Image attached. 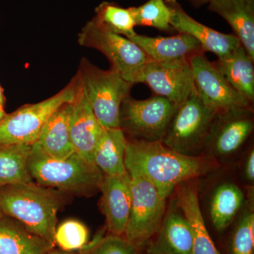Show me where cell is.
Wrapping results in <instances>:
<instances>
[{
	"label": "cell",
	"instance_id": "obj_1",
	"mask_svg": "<svg viewBox=\"0 0 254 254\" xmlns=\"http://www.w3.org/2000/svg\"><path fill=\"white\" fill-rule=\"evenodd\" d=\"M213 165L204 157L181 154L161 141L127 138V171L135 172L146 179L165 200L179 185L205 175Z\"/></svg>",
	"mask_w": 254,
	"mask_h": 254
},
{
	"label": "cell",
	"instance_id": "obj_2",
	"mask_svg": "<svg viewBox=\"0 0 254 254\" xmlns=\"http://www.w3.org/2000/svg\"><path fill=\"white\" fill-rule=\"evenodd\" d=\"M68 195L34 181L0 187V208L36 235L54 244L58 214Z\"/></svg>",
	"mask_w": 254,
	"mask_h": 254
},
{
	"label": "cell",
	"instance_id": "obj_3",
	"mask_svg": "<svg viewBox=\"0 0 254 254\" xmlns=\"http://www.w3.org/2000/svg\"><path fill=\"white\" fill-rule=\"evenodd\" d=\"M28 169L38 185L77 196L95 194L104 177L95 163L77 153L63 160L55 159L47 155L37 143L32 145Z\"/></svg>",
	"mask_w": 254,
	"mask_h": 254
},
{
	"label": "cell",
	"instance_id": "obj_4",
	"mask_svg": "<svg viewBox=\"0 0 254 254\" xmlns=\"http://www.w3.org/2000/svg\"><path fill=\"white\" fill-rule=\"evenodd\" d=\"M78 78L85 96L97 120L105 128H120L122 103L130 93L133 83L127 81L114 70H103L82 58Z\"/></svg>",
	"mask_w": 254,
	"mask_h": 254
},
{
	"label": "cell",
	"instance_id": "obj_5",
	"mask_svg": "<svg viewBox=\"0 0 254 254\" xmlns=\"http://www.w3.org/2000/svg\"><path fill=\"white\" fill-rule=\"evenodd\" d=\"M215 114L195 92L177 107L162 143L181 154L200 156Z\"/></svg>",
	"mask_w": 254,
	"mask_h": 254
},
{
	"label": "cell",
	"instance_id": "obj_6",
	"mask_svg": "<svg viewBox=\"0 0 254 254\" xmlns=\"http://www.w3.org/2000/svg\"><path fill=\"white\" fill-rule=\"evenodd\" d=\"M76 86L74 76L63 89L48 99L23 105L6 114L0 122V145L36 143L48 118L64 103L72 101Z\"/></svg>",
	"mask_w": 254,
	"mask_h": 254
},
{
	"label": "cell",
	"instance_id": "obj_7",
	"mask_svg": "<svg viewBox=\"0 0 254 254\" xmlns=\"http://www.w3.org/2000/svg\"><path fill=\"white\" fill-rule=\"evenodd\" d=\"M177 107L159 95L145 100L130 95L120 107V128L128 139L162 141Z\"/></svg>",
	"mask_w": 254,
	"mask_h": 254
},
{
	"label": "cell",
	"instance_id": "obj_8",
	"mask_svg": "<svg viewBox=\"0 0 254 254\" xmlns=\"http://www.w3.org/2000/svg\"><path fill=\"white\" fill-rule=\"evenodd\" d=\"M128 173L131 177V205L124 237L139 250L160 228L166 213V200L144 177L135 172Z\"/></svg>",
	"mask_w": 254,
	"mask_h": 254
},
{
	"label": "cell",
	"instance_id": "obj_9",
	"mask_svg": "<svg viewBox=\"0 0 254 254\" xmlns=\"http://www.w3.org/2000/svg\"><path fill=\"white\" fill-rule=\"evenodd\" d=\"M78 43L103 53L109 60L110 68L127 81L137 68L151 60L131 40L110 31L95 17L81 28Z\"/></svg>",
	"mask_w": 254,
	"mask_h": 254
},
{
	"label": "cell",
	"instance_id": "obj_10",
	"mask_svg": "<svg viewBox=\"0 0 254 254\" xmlns=\"http://www.w3.org/2000/svg\"><path fill=\"white\" fill-rule=\"evenodd\" d=\"M144 83L155 95L179 106L195 93L190 61L158 63L150 61L137 68L127 80Z\"/></svg>",
	"mask_w": 254,
	"mask_h": 254
},
{
	"label": "cell",
	"instance_id": "obj_11",
	"mask_svg": "<svg viewBox=\"0 0 254 254\" xmlns=\"http://www.w3.org/2000/svg\"><path fill=\"white\" fill-rule=\"evenodd\" d=\"M205 53L190 60L195 92L203 104L215 113L235 108H254L226 81Z\"/></svg>",
	"mask_w": 254,
	"mask_h": 254
},
{
	"label": "cell",
	"instance_id": "obj_12",
	"mask_svg": "<svg viewBox=\"0 0 254 254\" xmlns=\"http://www.w3.org/2000/svg\"><path fill=\"white\" fill-rule=\"evenodd\" d=\"M254 128V108H235L215 114L204 150L214 158L235 154Z\"/></svg>",
	"mask_w": 254,
	"mask_h": 254
},
{
	"label": "cell",
	"instance_id": "obj_13",
	"mask_svg": "<svg viewBox=\"0 0 254 254\" xmlns=\"http://www.w3.org/2000/svg\"><path fill=\"white\" fill-rule=\"evenodd\" d=\"M100 208L110 235L124 236L131 205V177L123 175L104 176L100 187Z\"/></svg>",
	"mask_w": 254,
	"mask_h": 254
},
{
	"label": "cell",
	"instance_id": "obj_14",
	"mask_svg": "<svg viewBox=\"0 0 254 254\" xmlns=\"http://www.w3.org/2000/svg\"><path fill=\"white\" fill-rule=\"evenodd\" d=\"M76 91L72 101L70 120V133L75 153L88 161L93 162L95 148L105 128L92 111L88 104L78 75Z\"/></svg>",
	"mask_w": 254,
	"mask_h": 254
},
{
	"label": "cell",
	"instance_id": "obj_15",
	"mask_svg": "<svg viewBox=\"0 0 254 254\" xmlns=\"http://www.w3.org/2000/svg\"><path fill=\"white\" fill-rule=\"evenodd\" d=\"M165 1L171 10L170 25L173 29L179 33L193 37L205 52L213 53L218 59H222L231 55L241 46L240 40L235 34L220 33L193 19L177 0Z\"/></svg>",
	"mask_w": 254,
	"mask_h": 254
},
{
	"label": "cell",
	"instance_id": "obj_16",
	"mask_svg": "<svg viewBox=\"0 0 254 254\" xmlns=\"http://www.w3.org/2000/svg\"><path fill=\"white\" fill-rule=\"evenodd\" d=\"M153 61L177 63L190 61L194 55L205 53L199 43L190 35L149 37L136 33L128 38Z\"/></svg>",
	"mask_w": 254,
	"mask_h": 254
},
{
	"label": "cell",
	"instance_id": "obj_17",
	"mask_svg": "<svg viewBox=\"0 0 254 254\" xmlns=\"http://www.w3.org/2000/svg\"><path fill=\"white\" fill-rule=\"evenodd\" d=\"M191 227L182 210L165 213L160 228L147 244L146 254H191Z\"/></svg>",
	"mask_w": 254,
	"mask_h": 254
},
{
	"label": "cell",
	"instance_id": "obj_18",
	"mask_svg": "<svg viewBox=\"0 0 254 254\" xmlns=\"http://www.w3.org/2000/svg\"><path fill=\"white\" fill-rule=\"evenodd\" d=\"M175 190H177V205L191 227L193 235L191 254H220L205 226L196 185L191 182H184Z\"/></svg>",
	"mask_w": 254,
	"mask_h": 254
},
{
	"label": "cell",
	"instance_id": "obj_19",
	"mask_svg": "<svg viewBox=\"0 0 254 254\" xmlns=\"http://www.w3.org/2000/svg\"><path fill=\"white\" fill-rule=\"evenodd\" d=\"M72 101L55 110L45 123L36 143L51 158L63 160L75 153L70 133Z\"/></svg>",
	"mask_w": 254,
	"mask_h": 254
},
{
	"label": "cell",
	"instance_id": "obj_20",
	"mask_svg": "<svg viewBox=\"0 0 254 254\" xmlns=\"http://www.w3.org/2000/svg\"><path fill=\"white\" fill-rule=\"evenodd\" d=\"M208 9L231 26L249 55L254 60V0H209Z\"/></svg>",
	"mask_w": 254,
	"mask_h": 254
},
{
	"label": "cell",
	"instance_id": "obj_21",
	"mask_svg": "<svg viewBox=\"0 0 254 254\" xmlns=\"http://www.w3.org/2000/svg\"><path fill=\"white\" fill-rule=\"evenodd\" d=\"M54 244L38 236L16 219L0 217V254H48Z\"/></svg>",
	"mask_w": 254,
	"mask_h": 254
},
{
	"label": "cell",
	"instance_id": "obj_22",
	"mask_svg": "<svg viewBox=\"0 0 254 254\" xmlns=\"http://www.w3.org/2000/svg\"><path fill=\"white\" fill-rule=\"evenodd\" d=\"M223 77L241 95L254 102V60L241 45L231 55L213 62Z\"/></svg>",
	"mask_w": 254,
	"mask_h": 254
},
{
	"label": "cell",
	"instance_id": "obj_23",
	"mask_svg": "<svg viewBox=\"0 0 254 254\" xmlns=\"http://www.w3.org/2000/svg\"><path fill=\"white\" fill-rule=\"evenodd\" d=\"M127 138L118 128H105L95 148L93 162L104 176L123 175L125 166Z\"/></svg>",
	"mask_w": 254,
	"mask_h": 254
},
{
	"label": "cell",
	"instance_id": "obj_24",
	"mask_svg": "<svg viewBox=\"0 0 254 254\" xmlns=\"http://www.w3.org/2000/svg\"><path fill=\"white\" fill-rule=\"evenodd\" d=\"M245 202V194L235 184L224 183L214 191L210 201V218L218 231L225 230L233 221Z\"/></svg>",
	"mask_w": 254,
	"mask_h": 254
},
{
	"label": "cell",
	"instance_id": "obj_25",
	"mask_svg": "<svg viewBox=\"0 0 254 254\" xmlns=\"http://www.w3.org/2000/svg\"><path fill=\"white\" fill-rule=\"evenodd\" d=\"M31 146L0 145V187L33 181L28 169Z\"/></svg>",
	"mask_w": 254,
	"mask_h": 254
},
{
	"label": "cell",
	"instance_id": "obj_26",
	"mask_svg": "<svg viewBox=\"0 0 254 254\" xmlns=\"http://www.w3.org/2000/svg\"><path fill=\"white\" fill-rule=\"evenodd\" d=\"M94 17L110 31L127 38L136 33V24L129 8L104 1L97 6Z\"/></svg>",
	"mask_w": 254,
	"mask_h": 254
},
{
	"label": "cell",
	"instance_id": "obj_27",
	"mask_svg": "<svg viewBox=\"0 0 254 254\" xmlns=\"http://www.w3.org/2000/svg\"><path fill=\"white\" fill-rule=\"evenodd\" d=\"M129 9L136 26H150L162 31L173 29L170 25L171 10L165 0H148L141 6Z\"/></svg>",
	"mask_w": 254,
	"mask_h": 254
},
{
	"label": "cell",
	"instance_id": "obj_28",
	"mask_svg": "<svg viewBox=\"0 0 254 254\" xmlns=\"http://www.w3.org/2000/svg\"><path fill=\"white\" fill-rule=\"evenodd\" d=\"M232 233L231 254H254V213L253 202L247 201Z\"/></svg>",
	"mask_w": 254,
	"mask_h": 254
},
{
	"label": "cell",
	"instance_id": "obj_29",
	"mask_svg": "<svg viewBox=\"0 0 254 254\" xmlns=\"http://www.w3.org/2000/svg\"><path fill=\"white\" fill-rule=\"evenodd\" d=\"M88 228L82 222L68 220L57 226L54 243L60 250L73 252L82 250L88 243Z\"/></svg>",
	"mask_w": 254,
	"mask_h": 254
},
{
	"label": "cell",
	"instance_id": "obj_30",
	"mask_svg": "<svg viewBox=\"0 0 254 254\" xmlns=\"http://www.w3.org/2000/svg\"><path fill=\"white\" fill-rule=\"evenodd\" d=\"M138 249L124 236L98 235L87 244L79 254H138Z\"/></svg>",
	"mask_w": 254,
	"mask_h": 254
},
{
	"label": "cell",
	"instance_id": "obj_31",
	"mask_svg": "<svg viewBox=\"0 0 254 254\" xmlns=\"http://www.w3.org/2000/svg\"><path fill=\"white\" fill-rule=\"evenodd\" d=\"M245 177L247 181L254 183V151L252 149L249 153L246 160L245 168H244Z\"/></svg>",
	"mask_w": 254,
	"mask_h": 254
},
{
	"label": "cell",
	"instance_id": "obj_32",
	"mask_svg": "<svg viewBox=\"0 0 254 254\" xmlns=\"http://www.w3.org/2000/svg\"><path fill=\"white\" fill-rule=\"evenodd\" d=\"M6 97H5L4 89L0 84V107H2L4 108L5 105H6Z\"/></svg>",
	"mask_w": 254,
	"mask_h": 254
},
{
	"label": "cell",
	"instance_id": "obj_33",
	"mask_svg": "<svg viewBox=\"0 0 254 254\" xmlns=\"http://www.w3.org/2000/svg\"><path fill=\"white\" fill-rule=\"evenodd\" d=\"M189 1L195 6H201V5L208 3L209 0H189Z\"/></svg>",
	"mask_w": 254,
	"mask_h": 254
},
{
	"label": "cell",
	"instance_id": "obj_34",
	"mask_svg": "<svg viewBox=\"0 0 254 254\" xmlns=\"http://www.w3.org/2000/svg\"><path fill=\"white\" fill-rule=\"evenodd\" d=\"M48 254H76L73 253V252H64V251L60 250H55L53 249V250L50 251L49 253Z\"/></svg>",
	"mask_w": 254,
	"mask_h": 254
},
{
	"label": "cell",
	"instance_id": "obj_35",
	"mask_svg": "<svg viewBox=\"0 0 254 254\" xmlns=\"http://www.w3.org/2000/svg\"><path fill=\"white\" fill-rule=\"evenodd\" d=\"M6 114L7 113L5 112L4 108H2V107H0V122L5 118Z\"/></svg>",
	"mask_w": 254,
	"mask_h": 254
},
{
	"label": "cell",
	"instance_id": "obj_36",
	"mask_svg": "<svg viewBox=\"0 0 254 254\" xmlns=\"http://www.w3.org/2000/svg\"><path fill=\"white\" fill-rule=\"evenodd\" d=\"M4 215V214L2 213V212H1V208H0V217L2 216V215Z\"/></svg>",
	"mask_w": 254,
	"mask_h": 254
},
{
	"label": "cell",
	"instance_id": "obj_37",
	"mask_svg": "<svg viewBox=\"0 0 254 254\" xmlns=\"http://www.w3.org/2000/svg\"></svg>",
	"mask_w": 254,
	"mask_h": 254
}]
</instances>
